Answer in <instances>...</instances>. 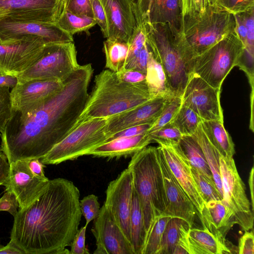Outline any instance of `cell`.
Segmentation results:
<instances>
[{
	"label": "cell",
	"instance_id": "obj_1",
	"mask_svg": "<svg viewBox=\"0 0 254 254\" xmlns=\"http://www.w3.org/2000/svg\"><path fill=\"white\" fill-rule=\"evenodd\" d=\"M93 73L90 64L79 65L62 88L37 102L12 110L0 135L8 162L40 159L76 126L89 97Z\"/></svg>",
	"mask_w": 254,
	"mask_h": 254
},
{
	"label": "cell",
	"instance_id": "obj_2",
	"mask_svg": "<svg viewBox=\"0 0 254 254\" xmlns=\"http://www.w3.org/2000/svg\"><path fill=\"white\" fill-rule=\"evenodd\" d=\"M80 192L70 181L49 180L29 206L18 209L10 240L26 254H69L82 213Z\"/></svg>",
	"mask_w": 254,
	"mask_h": 254
},
{
	"label": "cell",
	"instance_id": "obj_3",
	"mask_svg": "<svg viewBox=\"0 0 254 254\" xmlns=\"http://www.w3.org/2000/svg\"><path fill=\"white\" fill-rule=\"evenodd\" d=\"M146 81L130 83L122 81L117 73L105 69L96 75L77 126L95 118L108 119L152 99Z\"/></svg>",
	"mask_w": 254,
	"mask_h": 254
},
{
	"label": "cell",
	"instance_id": "obj_4",
	"mask_svg": "<svg viewBox=\"0 0 254 254\" xmlns=\"http://www.w3.org/2000/svg\"><path fill=\"white\" fill-rule=\"evenodd\" d=\"M143 24L151 52L164 70L169 93L182 97L193 74V56L183 47L168 24Z\"/></svg>",
	"mask_w": 254,
	"mask_h": 254
},
{
	"label": "cell",
	"instance_id": "obj_5",
	"mask_svg": "<svg viewBox=\"0 0 254 254\" xmlns=\"http://www.w3.org/2000/svg\"><path fill=\"white\" fill-rule=\"evenodd\" d=\"M127 168L131 174L133 189L138 197L147 236L166 207L157 147L146 146L134 154Z\"/></svg>",
	"mask_w": 254,
	"mask_h": 254
},
{
	"label": "cell",
	"instance_id": "obj_6",
	"mask_svg": "<svg viewBox=\"0 0 254 254\" xmlns=\"http://www.w3.org/2000/svg\"><path fill=\"white\" fill-rule=\"evenodd\" d=\"M236 24L234 14L208 6L202 13L183 17L176 35L183 47L194 58L235 31Z\"/></svg>",
	"mask_w": 254,
	"mask_h": 254
},
{
	"label": "cell",
	"instance_id": "obj_7",
	"mask_svg": "<svg viewBox=\"0 0 254 254\" xmlns=\"http://www.w3.org/2000/svg\"><path fill=\"white\" fill-rule=\"evenodd\" d=\"M244 52V45L235 30L194 58L193 74L220 89L229 72L238 65Z\"/></svg>",
	"mask_w": 254,
	"mask_h": 254
},
{
	"label": "cell",
	"instance_id": "obj_8",
	"mask_svg": "<svg viewBox=\"0 0 254 254\" xmlns=\"http://www.w3.org/2000/svg\"><path fill=\"white\" fill-rule=\"evenodd\" d=\"M107 119L95 118L80 123L47 154L40 159L44 165H57L86 155L107 141Z\"/></svg>",
	"mask_w": 254,
	"mask_h": 254
},
{
	"label": "cell",
	"instance_id": "obj_9",
	"mask_svg": "<svg viewBox=\"0 0 254 254\" xmlns=\"http://www.w3.org/2000/svg\"><path fill=\"white\" fill-rule=\"evenodd\" d=\"M73 42L46 44L37 61L17 77L18 83L34 79L64 81L79 65Z\"/></svg>",
	"mask_w": 254,
	"mask_h": 254
},
{
	"label": "cell",
	"instance_id": "obj_10",
	"mask_svg": "<svg viewBox=\"0 0 254 254\" xmlns=\"http://www.w3.org/2000/svg\"><path fill=\"white\" fill-rule=\"evenodd\" d=\"M219 162L222 201L232 211L236 224L245 231L250 230L254 225V213L233 157L220 155Z\"/></svg>",
	"mask_w": 254,
	"mask_h": 254
},
{
	"label": "cell",
	"instance_id": "obj_11",
	"mask_svg": "<svg viewBox=\"0 0 254 254\" xmlns=\"http://www.w3.org/2000/svg\"><path fill=\"white\" fill-rule=\"evenodd\" d=\"M31 37H38L46 44L73 42V36L55 23L23 20L7 16L0 17V40L7 42Z\"/></svg>",
	"mask_w": 254,
	"mask_h": 254
},
{
	"label": "cell",
	"instance_id": "obj_12",
	"mask_svg": "<svg viewBox=\"0 0 254 254\" xmlns=\"http://www.w3.org/2000/svg\"><path fill=\"white\" fill-rule=\"evenodd\" d=\"M45 45L38 37L0 43V74L17 77L37 61Z\"/></svg>",
	"mask_w": 254,
	"mask_h": 254
},
{
	"label": "cell",
	"instance_id": "obj_13",
	"mask_svg": "<svg viewBox=\"0 0 254 254\" xmlns=\"http://www.w3.org/2000/svg\"><path fill=\"white\" fill-rule=\"evenodd\" d=\"M220 92V89L213 87L192 74L182 96V104L195 112L202 121H223Z\"/></svg>",
	"mask_w": 254,
	"mask_h": 254
},
{
	"label": "cell",
	"instance_id": "obj_14",
	"mask_svg": "<svg viewBox=\"0 0 254 254\" xmlns=\"http://www.w3.org/2000/svg\"><path fill=\"white\" fill-rule=\"evenodd\" d=\"M133 191L131 174L127 168L109 184L104 203L130 243L129 221Z\"/></svg>",
	"mask_w": 254,
	"mask_h": 254
},
{
	"label": "cell",
	"instance_id": "obj_15",
	"mask_svg": "<svg viewBox=\"0 0 254 254\" xmlns=\"http://www.w3.org/2000/svg\"><path fill=\"white\" fill-rule=\"evenodd\" d=\"M91 231L96 240V254H134L126 237L104 204L94 219Z\"/></svg>",
	"mask_w": 254,
	"mask_h": 254
},
{
	"label": "cell",
	"instance_id": "obj_16",
	"mask_svg": "<svg viewBox=\"0 0 254 254\" xmlns=\"http://www.w3.org/2000/svg\"><path fill=\"white\" fill-rule=\"evenodd\" d=\"M49 179L35 176L30 170L27 160H19L9 163L8 178L3 184L5 191H10L16 196L19 209L31 204L43 192Z\"/></svg>",
	"mask_w": 254,
	"mask_h": 254
},
{
	"label": "cell",
	"instance_id": "obj_17",
	"mask_svg": "<svg viewBox=\"0 0 254 254\" xmlns=\"http://www.w3.org/2000/svg\"><path fill=\"white\" fill-rule=\"evenodd\" d=\"M157 149L166 197L165 209L161 216L180 218L192 226L196 214L194 206L171 171L159 146Z\"/></svg>",
	"mask_w": 254,
	"mask_h": 254
},
{
	"label": "cell",
	"instance_id": "obj_18",
	"mask_svg": "<svg viewBox=\"0 0 254 254\" xmlns=\"http://www.w3.org/2000/svg\"><path fill=\"white\" fill-rule=\"evenodd\" d=\"M106 13V39L128 44L138 25L135 0H100Z\"/></svg>",
	"mask_w": 254,
	"mask_h": 254
},
{
	"label": "cell",
	"instance_id": "obj_19",
	"mask_svg": "<svg viewBox=\"0 0 254 254\" xmlns=\"http://www.w3.org/2000/svg\"><path fill=\"white\" fill-rule=\"evenodd\" d=\"M62 0H0V11L16 19L55 23Z\"/></svg>",
	"mask_w": 254,
	"mask_h": 254
},
{
	"label": "cell",
	"instance_id": "obj_20",
	"mask_svg": "<svg viewBox=\"0 0 254 254\" xmlns=\"http://www.w3.org/2000/svg\"><path fill=\"white\" fill-rule=\"evenodd\" d=\"M170 95L157 96L127 111L108 118L106 131L110 138L115 133L133 126L153 124L160 115Z\"/></svg>",
	"mask_w": 254,
	"mask_h": 254
},
{
	"label": "cell",
	"instance_id": "obj_21",
	"mask_svg": "<svg viewBox=\"0 0 254 254\" xmlns=\"http://www.w3.org/2000/svg\"><path fill=\"white\" fill-rule=\"evenodd\" d=\"M138 23H167L174 34L182 22L181 0H135Z\"/></svg>",
	"mask_w": 254,
	"mask_h": 254
},
{
	"label": "cell",
	"instance_id": "obj_22",
	"mask_svg": "<svg viewBox=\"0 0 254 254\" xmlns=\"http://www.w3.org/2000/svg\"><path fill=\"white\" fill-rule=\"evenodd\" d=\"M159 146L171 171L192 202L199 217L204 201L195 183L188 159L177 144H159Z\"/></svg>",
	"mask_w": 254,
	"mask_h": 254
},
{
	"label": "cell",
	"instance_id": "obj_23",
	"mask_svg": "<svg viewBox=\"0 0 254 254\" xmlns=\"http://www.w3.org/2000/svg\"><path fill=\"white\" fill-rule=\"evenodd\" d=\"M64 80L34 79L18 83L12 88L10 96L12 110L41 101L63 87Z\"/></svg>",
	"mask_w": 254,
	"mask_h": 254
},
{
	"label": "cell",
	"instance_id": "obj_24",
	"mask_svg": "<svg viewBox=\"0 0 254 254\" xmlns=\"http://www.w3.org/2000/svg\"><path fill=\"white\" fill-rule=\"evenodd\" d=\"M199 218L203 228L224 241L227 233L236 224L232 211L222 199L205 202Z\"/></svg>",
	"mask_w": 254,
	"mask_h": 254
},
{
	"label": "cell",
	"instance_id": "obj_25",
	"mask_svg": "<svg viewBox=\"0 0 254 254\" xmlns=\"http://www.w3.org/2000/svg\"><path fill=\"white\" fill-rule=\"evenodd\" d=\"M151 143L148 134L120 137L109 140L88 152L86 155L108 158L132 156Z\"/></svg>",
	"mask_w": 254,
	"mask_h": 254
},
{
	"label": "cell",
	"instance_id": "obj_26",
	"mask_svg": "<svg viewBox=\"0 0 254 254\" xmlns=\"http://www.w3.org/2000/svg\"><path fill=\"white\" fill-rule=\"evenodd\" d=\"M190 254H231L224 241L205 228H190L188 234Z\"/></svg>",
	"mask_w": 254,
	"mask_h": 254
},
{
	"label": "cell",
	"instance_id": "obj_27",
	"mask_svg": "<svg viewBox=\"0 0 254 254\" xmlns=\"http://www.w3.org/2000/svg\"><path fill=\"white\" fill-rule=\"evenodd\" d=\"M151 54L145 26L139 23L128 43V53L124 69L146 73L147 64Z\"/></svg>",
	"mask_w": 254,
	"mask_h": 254
},
{
	"label": "cell",
	"instance_id": "obj_28",
	"mask_svg": "<svg viewBox=\"0 0 254 254\" xmlns=\"http://www.w3.org/2000/svg\"><path fill=\"white\" fill-rule=\"evenodd\" d=\"M200 124L207 138L220 155L225 157H233L235 153L234 143L224 128L223 121H202Z\"/></svg>",
	"mask_w": 254,
	"mask_h": 254
},
{
	"label": "cell",
	"instance_id": "obj_29",
	"mask_svg": "<svg viewBox=\"0 0 254 254\" xmlns=\"http://www.w3.org/2000/svg\"><path fill=\"white\" fill-rule=\"evenodd\" d=\"M191 228L186 220L171 217L166 225L156 254H173L177 246Z\"/></svg>",
	"mask_w": 254,
	"mask_h": 254
},
{
	"label": "cell",
	"instance_id": "obj_30",
	"mask_svg": "<svg viewBox=\"0 0 254 254\" xmlns=\"http://www.w3.org/2000/svg\"><path fill=\"white\" fill-rule=\"evenodd\" d=\"M177 145L192 168L213 179L203 152L192 135H183Z\"/></svg>",
	"mask_w": 254,
	"mask_h": 254
},
{
	"label": "cell",
	"instance_id": "obj_31",
	"mask_svg": "<svg viewBox=\"0 0 254 254\" xmlns=\"http://www.w3.org/2000/svg\"><path fill=\"white\" fill-rule=\"evenodd\" d=\"M129 225L131 243L134 254H141L144 245L146 233L138 197L134 190Z\"/></svg>",
	"mask_w": 254,
	"mask_h": 254
},
{
	"label": "cell",
	"instance_id": "obj_32",
	"mask_svg": "<svg viewBox=\"0 0 254 254\" xmlns=\"http://www.w3.org/2000/svg\"><path fill=\"white\" fill-rule=\"evenodd\" d=\"M191 135L200 145L211 171L213 180L222 196V187L219 162L220 154L207 138L202 129L200 124Z\"/></svg>",
	"mask_w": 254,
	"mask_h": 254
},
{
	"label": "cell",
	"instance_id": "obj_33",
	"mask_svg": "<svg viewBox=\"0 0 254 254\" xmlns=\"http://www.w3.org/2000/svg\"><path fill=\"white\" fill-rule=\"evenodd\" d=\"M103 49L106 57V68L115 72L124 70L128 53V44L107 39L103 42Z\"/></svg>",
	"mask_w": 254,
	"mask_h": 254
},
{
	"label": "cell",
	"instance_id": "obj_34",
	"mask_svg": "<svg viewBox=\"0 0 254 254\" xmlns=\"http://www.w3.org/2000/svg\"><path fill=\"white\" fill-rule=\"evenodd\" d=\"M146 82L151 98L171 94L167 88L164 70L154 59L152 52L147 64Z\"/></svg>",
	"mask_w": 254,
	"mask_h": 254
},
{
	"label": "cell",
	"instance_id": "obj_35",
	"mask_svg": "<svg viewBox=\"0 0 254 254\" xmlns=\"http://www.w3.org/2000/svg\"><path fill=\"white\" fill-rule=\"evenodd\" d=\"M59 26L64 31L73 34L85 31L97 23L94 18L80 16L62 9L56 21Z\"/></svg>",
	"mask_w": 254,
	"mask_h": 254
},
{
	"label": "cell",
	"instance_id": "obj_36",
	"mask_svg": "<svg viewBox=\"0 0 254 254\" xmlns=\"http://www.w3.org/2000/svg\"><path fill=\"white\" fill-rule=\"evenodd\" d=\"M201 122L195 112L182 104L171 122L183 135H191Z\"/></svg>",
	"mask_w": 254,
	"mask_h": 254
},
{
	"label": "cell",
	"instance_id": "obj_37",
	"mask_svg": "<svg viewBox=\"0 0 254 254\" xmlns=\"http://www.w3.org/2000/svg\"><path fill=\"white\" fill-rule=\"evenodd\" d=\"M171 217L159 216L148 233L141 254H156L166 225Z\"/></svg>",
	"mask_w": 254,
	"mask_h": 254
},
{
	"label": "cell",
	"instance_id": "obj_38",
	"mask_svg": "<svg viewBox=\"0 0 254 254\" xmlns=\"http://www.w3.org/2000/svg\"><path fill=\"white\" fill-rule=\"evenodd\" d=\"M191 172L198 191L205 202L222 200L223 197L213 179L191 167Z\"/></svg>",
	"mask_w": 254,
	"mask_h": 254
},
{
	"label": "cell",
	"instance_id": "obj_39",
	"mask_svg": "<svg viewBox=\"0 0 254 254\" xmlns=\"http://www.w3.org/2000/svg\"><path fill=\"white\" fill-rule=\"evenodd\" d=\"M182 104L181 97L170 95L158 119L153 124L147 133L150 135L171 122Z\"/></svg>",
	"mask_w": 254,
	"mask_h": 254
},
{
	"label": "cell",
	"instance_id": "obj_40",
	"mask_svg": "<svg viewBox=\"0 0 254 254\" xmlns=\"http://www.w3.org/2000/svg\"><path fill=\"white\" fill-rule=\"evenodd\" d=\"M151 143L159 144H177L183 135L171 123L166 124L155 132L148 135Z\"/></svg>",
	"mask_w": 254,
	"mask_h": 254
},
{
	"label": "cell",
	"instance_id": "obj_41",
	"mask_svg": "<svg viewBox=\"0 0 254 254\" xmlns=\"http://www.w3.org/2000/svg\"><path fill=\"white\" fill-rule=\"evenodd\" d=\"M12 111L9 88L0 86V136L11 117Z\"/></svg>",
	"mask_w": 254,
	"mask_h": 254
},
{
	"label": "cell",
	"instance_id": "obj_42",
	"mask_svg": "<svg viewBox=\"0 0 254 254\" xmlns=\"http://www.w3.org/2000/svg\"><path fill=\"white\" fill-rule=\"evenodd\" d=\"M62 9L80 16L94 18L90 0H62Z\"/></svg>",
	"mask_w": 254,
	"mask_h": 254
},
{
	"label": "cell",
	"instance_id": "obj_43",
	"mask_svg": "<svg viewBox=\"0 0 254 254\" xmlns=\"http://www.w3.org/2000/svg\"><path fill=\"white\" fill-rule=\"evenodd\" d=\"M216 6L235 14L254 7V0H217Z\"/></svg>",
	"mask_w": 254,
	"mask_h": 254
},
{
	"label": "cell",
	"instance_id": "obj_44",
	"mask_svg": "<svg viewBox=\"0 0 254 254\" xmlns=\"http://www.w3.org/2000/svg\"><path fill=\"white\" fill-rule=\"evenodd\" d=\"M182 19L203 13L208 6L206 0H181Z\"/></svg>",
	"mask_w": 254,
	"mask_h": 254
},
{
	"label": "cell",
	"instance_id": "obj_45",
	"mask_svg": "<svg viewBox=\"0 0 254 254\" xmlns=\"http://www.w3.org/2000/svg\"><path fill=\"white\" fill-rule=\"evenodd\" d=\"M93 17L99 26L104 37L107 38L108 26L107 19L103 6L100 0H90Z\"/></svg>",
	"mask_w": 254,
	"mask_h": 254
},
{
	"label": "cell",
	"instance_id": "obj_46",
	"mask_svg": "<svg viewBox=\"0 0 254 254\" xmlns=\"http://www.w3.org/2000/svg\"><path fill=\"white\" fill-rule=\"evenodd\" d=\"M87 226L85 225L78 229L70 245L71 254H88V249L85 245L86 231Z\"/></svg>",
	"mask_w": 254,
	"mask_h": 254
},
{
	"label": "cell",
	"instance_id": "obj_47",
	"mask_svg": "<svg viewBox=\"0 0 254 254\" xmlns=\"http://www.w3.org/2000/svg\"><path fill=\"white\" fill-rule=\"evenodd\" d=\"M19 204L15 194L10 191H5L0 198V211H7L14 217L16 215Z\"/></svg>",
	"mask_w": 254,
	"mask_h": 254
},
{
	"label": "cell",
	"instance_id": "obj_48",
	"mask_svg": "<svg viewBox=\"0 0 254 254\" xmlns=\"http://www.w3.org/2000/svg\"><path fill=\"white\" fill-rule=\"evenodd\" d=\"M122 81L130 83H137L146 81V73L133 69H124L116 72Z\"/></svg>",
	"mask_w": 254,
	"mask_h": 254
},
{
	"label": "cell",
	"instance_id": "obj_49",
	"mask_svg": "<svg viewBox=\"0 0 254 254\" xmlns=\"http://www.w3.org/2000/svg\"><path fill=\"white\" fill-rule=\"evenodd\" d=\"M238 250L240 254H254V235L253 231H245L239 239Z\"/></svg>",
	"mask_w": 254,
	"mask_h": 254
},
{
	"label": "cell",
	"instance_id": "obj_50",
	"mask_svg": "<svg viewBox=\"0 0 254 254\" xmlns=\"http://www.w3.org/2000/svg\"><path fill=\"white\" fill-rule=\"evenodd\" d=\"M152 125L143 124L127 128L112 135L108 140L117 137L131 136L146 133Z\"/></svg>",
	"mask_w": 254,
	"mask_h": 254
},
{
	"label": "cell",
	"instance_id": "obj_51",
	"mask_svg": "<svg viewBox=\"0 0 254 254\" xmlns=\"http://www.w3.org/2000/svg\"><path fill=\"white\" fill-rule=\"evenodd\" d=\"M79 205L82 215L84 216L93 208L100 206L98 197L91 194L84 197L79 201Z\"/></svg>",
	"mask_w": 254,
	"mask_h": 254
},
{
	"label": "cell",
	"instance_id": "obj_52",
	"mask_svg": "<svg viewBox=\"0 0 254 254\" xmlns=\"http://www.w3.org/2000/svg\"><path fill=\"white\" fill-rule=\"evenodd\" d=\"M27 161L29 169L35 176L43 179H48L44 173V168L46 166L41 162L40 159L33 158Z\"/></svg>",
	"mask_w": 254,
	"mask_h": 254
},
{
	"label": "cell",
	"instance_id": "obj_53",
	"mask_svg": "<svg viewBox=\"0 0 254 254\" xmlns=\"http://www.w3.org/2000/svg\"><path fill=\"white\" fill-rule=\"evenodd\" d=\"M9 172V163L3 152L0 153V186L7 180Z\"/></svg>",
	"mask_w": 254,
	"mask_h": 254
},
{
	"label": "cell",
	"instance_id": "obj_54",
	"mask_svg": "<svg viewBox=\"0 0 254 254\" xmlns=\"http://www.w3.org/2000/svg\"><path fill=\"white\" fill-rule=\"evenodd\" d=\"M24 254L25 252L12 240L5 246L0 245V254Z\"/></svg>",
	"mask_w": 254,
	"mask_h": 254
},
{
	"label": "cell",
	"instance_id": "obj_55",
	"mask_svg": "<svg viewBox=\"0 0 254 254\" xmlns=\"http://www.w3.org/2000/svg\"><path fill=\"white\" fill-rule=\"evenodd\" d=\"M17 83L16 76L0 74V86L13 88Z\"/></svg>",
	"mask_w": 254,
	"mask_h": 254
},
{
	"label": "cell",
	"instance_id": "obj_56",
	"mask_svg": "<svg viewBox=\"0 0 254 254\" xmlns=\"http://www.w3.org/2000/svg\"><path fill=\"white\" fill-rule=\"evenodd\" d=\"M254 168L253 167L250 173L249 178V185L250 190L251 197V207L252 210L254 213Z\"/></svg>",
	"mask_w": 254,
	"mask_h": 254
},
{
	"label": "cell",
	"instance_id": "obj_57",
	"mask_svg": "<svg viewBox=\"0 0 254 254\" xmlns=\"http://www.w3.org/2000/svg\"><path fill=\"white\" fill-rule=\"evenodd\" d=\"M208 6H216L217 0H206Z\"/></svg>",
	"mask_w": 254,
	"mask_h": 254
},
{
	"label": "cell",
	"instance_id": "obj_58",
	"mask_svg": "<svg viewBox=\"0 0 254 254\" xmlns=\"http://www.w3.org/2000/svg\"><path fill=\"white\" fill-rule=\"evenodd\" d=\"M6 16V14L2 11H0V17Z\"/></svg>",
	"mask_w": 254,
	"mask_h": 254
},
{
	"label": "cell",
	"instance_id": "obj_59",
	"mask_svg": "<svg viewBox=\"0 0 254 254\" xmlns=\"http://www.w3.org/2000/svg\"><path fill=\"white\" fill-rule=\"evenodd\" d=\"M2 152V149H1V147H0V153L1 152Z\"/></svg>",
	"mask_w": 254,
	"mask_h": 254
},
{
	"label": "cell",
	"instance_id": "obj_60",
	"mask_svg": "<svg viewBox=\"0 0 254 254\" xmlns=\"http://www.w3.org/2000/svg\"><path fill=\"white\" fill-rule=\"evenodd\" d=\"M0 43H1V41H0Z\"/></svg>",
	"mask_w": 254,
	"mask_h": 254
}]
</instances>
